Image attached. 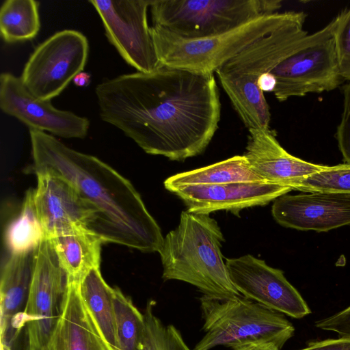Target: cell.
<instances>
[{
	"label": "cell",
	"instance_id": "4fadbf2b",
	"mask_svg": "<svg viewBox=\"0 0 350 350\" xmlns=\"http://www.w3.org/2000/svg\"><path fill=\"white\" fill-rule=\"evenodd\" d=\"M226 265L232 284L246 298L295 319L311 312L282 270L250 254L228 258Z\"/></svg>",
	"mask_w": 350,
	"mask_h": 350
},
{
	"label": "cell",
	"instance_id": "5bb4252c",
	"mask_svg": "<svg viewBox=\"0 0 350 350\" xmlns=\"http://www.w3.org/2000/svg\"><path fill=\"white\" fill-rule=\"evenodd\" d=\"M0 107L29 130L49 132L63 138L83 139L88 133L87 118L58 109L51 100L37 98L25 88L21 77L10 72L0 76Z\"/></svg>",
	"mask_w": 350,
	"mask_h": 350
},
{
	"label": "cell",
	"instance_id": "3957f363",
	"mask_svg": "<svg viewBox=\"0 0 350 350\" xmlns=\"http://www.w3.org/2000/svg\"><path fill=\"white\" fill-rule=\"evenodd\" d=\"M306 18L304 12L293 22L256 40L215 70L248 129H270L269 107L258 80L314 39L317 31L308 34L303 28Z\"/></svg>",
	"mask_w": 350,
	"mask_h": 350
},
{
	"label": "cell",
	"instance_id": "9c48e42d",
	"mask_svg": "<svg viewBox=\"0 0 350 350\" xmlns=\"http://www.w3.org/2000/svg\"><path fill=\"white\" fill-rule=\"evenodd\" d=\"M68 284L51 241L44 238L36 249V263L24 312L27 350H48L62 311Z\"/></svg>",
	"mask_w": 350,
	"mask_h": 350
},
{
	"label": "cell",
	"instance_id": "8fae6325",
	"mask_svg": "<svg viewBox=\"0 0 350 350\" xmlns=\"http://www.w3.org/2000/svg\"><path fill=\"white\" fill-rule=\"evenodd\" d=\"M100 16L109 42L137 72L150 73L161 63L147 12L151 0H91Z\"/></svg>",
	"mask_w": 350,
	"mask_h": 350
},
{
	"label": "cell",
	"instance_id": "ac0fdd59",
	"mask_svg": "<svg viewBox=\"0 0 350 350\" xmlns=\"http://www.w3.org/2000/svg\"><path fill=\"white\" fill-rule=\"evenodd\" d=\"M244 154L252 170L268 183L288 187L328 166L302 160L288 153L270 129H249Z\"/></svg>",
	"mask_w": 350,
	"mask_h": 350
},
{
	"label": "cell",
	"instance_id": "7c38bea8",
	"mask_svg": "<svg viewBox=\"0 0 350 350\" xmlns=\"http://www.w3.org/2000/svg\"><path fill=\"white\" fill-rule=\"evenodd\" d=\"M35 174L38 182L34 202L44 238L51 239L81 228L92 232L98 210L75 186L54 173Z\"/></svg>",
	"mask_w": 350,
	"mask_h": 350
},
{
	"label": "cell",
	"instance_id": "836d02e7",
	"mask_svg": "<svg viewBox=\"0 0 350 350\" xmlns=\"http://www.w3.org/2000/svg\"><path fill=\"white\" fill-rule=\"evenodd\" d=\"M72 81L77 87H85L90 82V75L82 71L74 78Z\"/></svg>",
	"mask_w": 350,
	"mask_h": 350
},
{
	"label": "cell",
	"instance_id": "7a4b0ae2",
	"mask_svg": "<svg viewBox=\"0 0 350 350\" xmlns=\"http://www.w3.org/2000/svg\"><path fill=\"white\" fill-rule=\"evenodd\" d=\"M32 173L49 172L73 184L98 210L92 232L105 243L142 252L161 250L164 238L131 183L96 157L69 148L47 133L29 130Z\"/></svg>",
	"mask_w": 350,
	"mask_h": 350
},
{
	"label": "cell",
	"instance_id": "1f68e13d",
	"mask_svg": "<svg viewBox=\"0 0 350 350\" xmlns=\"http://www.w3.org/2000/svg\"><path fill=\"white\" fill-rule=\"evenodd\" d=\"M279 346L273 342H258L236 347L233 350H280Z\"/></svg>",
	"mask_w": 350,
	"mask_h": 350
},
{
	"label": "cell",
	"instance_id": "44dd1931",
	"mask_svg": "<svg viewBox=\"0 0 350 350\" xmlns=\"http://www.w3.org/2000/svg\"><path fill=\"white\" fill-rule=\"evenodd\" d=\"M266 182L250 167L245 155H235L218 163L176 174L164 182L165 189L174 192L189 185H219L233 183Z\"/></svg>",
	"mask_w": 350,
	"mask_h": 350
},
{
	"label": "cell",
	"instance_id": "30bf717a",
	"mask_svg": "<svg viewBox=\"0 0 350 350\" xmlns=\"http://www.w3.org/2000/svg\"><path fill=\"white\" fill-rule=\"evenodd\" d=\"M88 53V40L82 33L73 29L57 31L30 55L21 81L35 97L51 100L83 71Z\"/></svg>",
	"mask_w": 350,
	"mask_h": 350
},
{
	"label": "cell",
	"instance_id": "5b68a950",
	"mask_svg": "<svg viewBox=\"0 0 350 350\" xmlns=\"http://www.w3.org/2000/svg\"><path fill=\"white\" fill-rule=\"evenodd\" d=\"M303 13L287 11L264 15L225 33L194 40L183 38L156 25L150 27V30L161 64L212 75L250 44Z\"/></svg>",
	"mask_w": 350,
	"mask_h": 350
},
{
	"label": "cell",
	"instance_id": "8992f818",
	"mask_svg": "<svg viewBox=\"0 0 350 350\" xmlns=\"http://www.w3.org/2000/svg\"><path fill=\"white\" fill-rule=\"evenodd\" d=\"M204 336L193 350L221 345L232 349L258 342H273L281 349L295 332L292 323L277 311L243 295L200 298Z\"/></svg>",
	"mask_w": 350,
	"mask_h": 350
},
{
	"label": "cell",
	"instance_id": "ba28073f",
	"mask_svg": "<svg viewBox=\"0 0 350 350\" xmlns=\"http://www.w3.org/2000/svg\"><path fill=\"white\" fill-rule=\"evenodd\" d=\"M336 17L317 31L314 39L280 62L270 72L276 85L275 97L283 102L292 96L336 89L342 81L338 62L334 29Z\"/></svg>",
	"mask_w": 350,
	"mask_h": 350
},
{
	"label": "cell",
	"instance_id": "7402d4cb",
	"mask_svg": "<svg viewBox=\"0 0 350 350\" xmlns=\"http://www.w3.org/2000/svg\"><path fill=\"white\" fill-rule=\"evenodd\" d=\"M81 298L110 350H118L113 287L103 279L100 268L89 271L79 283Z\"/></svg>",
	"mask_w": 350,
	"mask_h": 350
},
{
	"label": "cell",
	"instance_id": "484cf974",
	"mask_svg": "<svg viewBox=\"0 0 350 350\" xmlns=\"http://www.w3.org/2000/svg\"><path fill=\"white\" fill-rule=\"evenodd\" d=\"M155 302H147L144 317L145 334L142 350H191L173 325H165L154 314Z\"/></svg>",
	"mask_w": 350,
	"mask_h": 350
},
{
	"label": "cell",
	"instance_id": "83f0119b",
	"mask_svg": "<svg viewBox=\"0 0 350 350\" xmlns=\"http://www.w3.org/2000/svg\"><path fill=\"white\" fill-rule=\"evenodd\" d=\"M334 40L340 73L343 80L350 81V8L336 16Z\"/></svg>",
	"mask_w": 350,
	"mask_h": 350
},
{
	"label": "cell",
	"instance_id": "f546056e",
	"mask_svg": "<svg viewBox=\"0 0 350 350\" xmlns=\"http://www.w3.org/2000/svg\"><path fill=\"white\" fill-rule=\"evenodd\" d=\"M316 327L337 333L340 338L350 339V306L329 317L316 321Z\"/></svg>",
	"mask_w": 350,
	"mask_h": 350
},
{
	"label": "cell",
	"instance_id": "277c9868",
	"mask_svg": "<svg viewBox=\"0 0 350 350\" xmlns=\"http://www.w3.org/2000/svg\"><path fill=\"white\" fill-rule=\"evenodd\" d=\"M224 241L220 227L209 215L183 211L179 224L165 236L159 252L163 280L189 283L210 297L241 295L224 261Z\"/></svg>",
	"mask_w": 350,
	"mask_h": 350
},
{
	"label": "cell",
	"instance_id": "9a60e30c",
	"mask_svg": "<svg viewBox=\"0 0 350 350\" xmlns=\"http://www.w3.org/2000/svg\"><path fill=\"white\" fill-rule=\"evenodd\" d=\"M271 213L274 219L286 228L327 232L350 226V193H286L274 200Z\"/></svg>",
	"mask_w": 350,
	"mask_h": 350
},
{
	"label": "cell",
	"instance_id": "4dcf8cb0",
	"mask_svg": "<svg viewBox=\"0 0 350 350\" xmlns=\"http://www.w3.org/2000/svg\"><path fill=\"white\" fill-rule=\"evenodd\" d=\"M301 350H350V339L339 338L312 342Z\"/></svg>",
	"mask_w": 350,
	"mask_h": 350
},
{
	"label": "cell",
	"instance_id": "2e32d148",
	"mask_svg": "<svg viewBox=\"0 0 350 350\" xmlns=\"http://www.w3.org/2000/svg\"><path fill=\"white\" fill-rule=\"evenodd\" d=\"M291 190L286 186L262 182L189 185L173 193L190 213L209 215L226 211L239 215L243 208L266 205Z\"/></svg>",
	"mask_w": 350,
	"mask_h": 350
},
{
	"label": "cell",
	"instance_id": "6da1fadb",
	"mask_svg": "<svg viewBox=\"0 0 350 350\" xmlns=\"http://www.w3.org/2000/svg\"><path fill=\"white\" fill-rule=\"evenodd\" d=\"M101 119L144 151L183 161L202 153L218 128L219 90L213 74L161 64L105 80L95 90Z\"/></svg>",
	"mask_w": 350,
	"mask_h": 350
},
{
	"label": "cell",
	"instance_id": "4316f807",
	"mask_svg": "<svg viewBox=\"0 0 350 350\" xmlns=\"http://www.w3.org/2000/svg\"><path fill=\"white\" fill-rule=\"evenodd\" d=\"M292 190L304 192H338L350 193V165L328 166L325 170L295 182Z\"/></svg>",
	"mask_w": 350,
	"mask_h": 350
},
{
	"label": "cell",
	"instance_id": "603a6c76",
	"mask_svg": "<svg viewBox=\"0 0 350 350\" xmlns=\"http://www.w3.org/2000/svg\"><path fill=\"white\" fill-rule=\"evenodd\" d=\"M39 2L5 0L0 8V33L8 44L30 40L40 28Z\"/></svg>",
	"mask_w": 350,
	"mask_h": 350
},
{
	"label": "cell",
	"instance_id": "cb8c5ba5",
	"mask_svg": "<svg viewBox=\"0 0 350 350\" xmlns=\"http://www.w3.org/2000/svg\"><path fill=\"white\" fill-rule=\"evenodd\" d=\"M44 239V232L38 218L34 189H29L21 209L8 225L5 233V246L10 254H20L36 249Z\"/></svg>",
	"mask_w": 350,
	"mask_h": 350
},
{
	"label": "cell",
	"instance_id": "52a82bcc",
	"mask_svg": "<svg viewBox=\"0 0 350 350\" xmlns=\"http://www.w3.org/2000/svg\"><path fill=\"white\" fill-rule=\"evenodd\" d=\"M280 0H151L152 25L185 39L219 35L278 12Z\"/></svg>",
	"mask_w": 350,
	"mask_h": 350
},
{
	"label": "cell",
	"instance_id": "e0dca14e",
	"mask_svg": "<svg viewBox=\"0 0 350 350\" xmlns=\"http://www.w3.org/2000/svg\"><path fill=\"white\" fill-rule=\"evenodd\" d=\"M36 249L9 254L1 267V350H15L18 336L25 329L24 312L33 280Z\"/></svg>",
	"mask_w": 350,
	"mask_h": 350
},
{
	"label": "cell",
	"instance_id": "d6986e66",
	"mask_svg": "<svg viewBox=\"0 0 350 350\" xmlns=\"http://www.w3.org/2000/svg\"><path fill=\"white\" fill-rule=\"evenodd\" d=\"M79 283L68 281L48 350H110L83 303Z\"/></svg>",
	"mask_w": 350,
	"mask_h": 350
},
{
	"label": "cell",
	"instance_id": "ffe728a7",
	"mask_svg": "<svg viewBox=\"0 0 350 350\" xmlns=\"http://www.w3.org/2000/svg\"><path fill=\"white\" fill-rule=\"evenodd\" d=\"M49 239L68 281L80 282L92 269L100 268L101 245L105 242L94 232L81 228Z\"/></svg>",
	"mask_w": 350,
	"mask_h": 350
},
{
	"label": "cell",
	"instance_id": "f1b7e54d",
	"mask_svg": "<svg viewBox=\"0 0 350 350\" xmlns=\"http://www.w3.org/2000/svg\"><path fill=\"white\" fill-rule=\"evenodd\" d=\"M343 112L336 137L345 163L350 165V82L342 87Z\"/></svg>",
	"mask_w": 350,
	"mask_h": 350
},
{
	"label": "cell",
	"instance_id": "d6a6232c",
	"mask_svg": "<svg viewBox=\"0 0 350 350\" xmlns=\"http://www.w3.org/2000/svg\"><path fill=\"white\" fill-rule=\"evenodd\" d=\"M258 87L260 90L264 92H273L276 81L274 76L271 72L264 74L258 80Z\"/></svg>",
	"mask_w": 350,
	"mask_h": 350
},
{
	"label": "cell",
	"instance_id": "d4e9b609",
	"mask_svg": "<svg viewBox=\"0 0 350 350\" xmlns=\"http://www.w3.org/2000/svg\"><path fill=\"white\" fill-rule=\"evenodd\" d=\"M118 350H142L145 320L130 297L113 287Z\"/></svg>",
	"mask_w": 350,
	"mask_h": 350
}]
</instances>
